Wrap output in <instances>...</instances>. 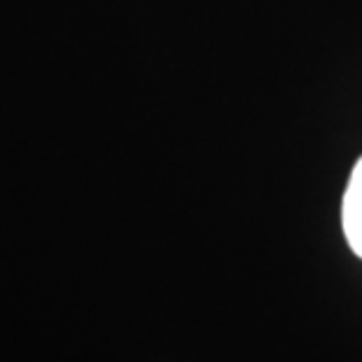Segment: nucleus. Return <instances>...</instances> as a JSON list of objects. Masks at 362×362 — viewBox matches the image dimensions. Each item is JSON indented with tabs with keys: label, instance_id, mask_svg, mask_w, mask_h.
Masks as SVG:
<instances>
[{
	"label": "nucleus",
	"instance_id": "obj_1",
	"mask_svg": "<svg viewBox=\"0 0 362 362\" xmlns=\"http://www.w3.org/2000/svg\"><path fill=\"white\" fill-rule=\"evenodd\" d=\"M341 225L351 250L362 259V157L351 173L341 202Z\"/></svg>",
	"mask_w": 362,
	"mask_h": 362
}]
</instances>
